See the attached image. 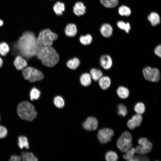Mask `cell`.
I'll return each instance as SVG.
<instances>
[{"mask_svg":"<svg viewBox=\"0 0 161 161\" xmlns=\"http://www.w3.org/2000/svg\"><path fill=\"white\" fill-rule=\"evenodd\" d=\"M39 46L34 34L30 32L24 33L17 44V47L20 53L27 58L35 55Z\"/></svg>","mask_w":161,"mask_h":161,"instance_id":"1","label":"cell"},{"mask_svg":"<svg viewBox=\"0 0 161 161\" xmlns=\"http://www.w3.org/2000/svg\"><path fill=\"white\" fill-rule=\"evenodd\" d=\"M35 55L43 64L48 67L53 66L59 60L58 55L51 46H40Z\"/></svg>","mask_w":161,"mask_h":161,"instance_id":"2","label":"cell"},{"mask_svg":"<svg viewBox=\"0 0 161 161\" xmlns=\"http://www.w3.org/2000/svg\"><path fill=\"white\" fill-rule=\"evenodd\" d=\"M17 112L22 120L31 121L36 117L37 113L34 106L29 102L24 101L18 105Z\"/></svg>","mask_w":161,"mask_h":161,"instance_id":"3","label":"cell"},{"mask_svg":"<svg viewBox=\"0 0 161 161\" xmlns=\"http://www.w3.org/2000/svg\"><path fill=\"white\" fill-rule=\"evenodd\" d=\"M58 38L57 35L49 29L42 30L37 38L38 44L40 46H51L54 41Z\"/></svg>","mask_w":161,"mask_h":161,"instance_id":"4","label":"cell"},{"mask_svg":"<svg viewBox=\"0 0 161 161\" xmlns=\"http://www.w3.org/2000/svg\"><path fill=\"white\" fill-rule=\"evenodd\" d=\"M132 137L128 131L123 132L118 138L117 143V145L122 152H125L131 148L132 146Z\"/></svg>","mask_w":161,"mask_h":161,"instance_id":"5","label":"cell"},{"mask_svg":"<svg viewBox=\"0 0 161 161\" xmlns=\"http://www.w3.org/2000/svg\"><path fill=\"white\" fill-rule=\"evenodd\" d=\"M22 73L24 78L30 82L40 80L44 78V75L41 72L30 67L24 69Z\"/></svg>","mask_w":161,"mask_h":161,"instance_id":"6","label":"cell"},{"mask_svg":"<svg viewBox=\"0 0 161 161\" xmlns=\"http://www.w3.org/2000/svg\"><path fill=\"white\" fill-rule=\"evenodd\" d=\"M143 72L144 78L148 81L157 82L160 79V72L156 68L146 66L143 69Z\"/></svg>","mask_w":161,"mask_h":161,"instance_id":"7","label":"cell"},{"mask_svg":"<svg viewBox=\"0 0 161 161\" xmlns=\"http://www.w3.org/2000/svg\"><path fill=\"white\" fill-rule=\"evenodd\" d=\"M140 145L136 147V152L139 154H144L149 152L152 147L151 143L145 137L140 138L138 141Z\"/></svg>","mask_w":161,"mask_h":161,"instance_id":"8","label":"cell"},{"mask_svg":"<svg viewBox=\"0 0 161 161\" xmlns=\"http://www.w3.org/2000/svg\"><path fill=\"white\" fill-rule=\"evenodd\" d=\"M114 132L111 129L105 128L100 130L97 133V137L99 142L102 144H105L110 142Z\"/></svg>","mask_w":161,"mask_h":161,"instance_id":"9","label":"cell"},{"mask_svg":"<svg viewBox=\"0 0 161 161\" xmlns=\"http://www.w3.org/2000/svg\"><path fill=\"white\" fill-rule=\"evenodd\" d=\"M98 122L97 119L94 117H88L83 124V126L85 130L89 131L95 130L97 128Z\"/></svg>","mask_w":161,"mask_h":161,"instance_id":"10","label":"cell"},{"mask_svg":"<svg viewBox=\"0 0 161 161\" xmlns=\"http://www.w3.org/2000/svg\"><path fill=\"white\" fill-rule=\"evenodd\" d=\"M100 62L101 66L106 70L110 69L112 65L113 62L112 58L108 55H104L101 56Z\"/></svg>","mask_w":161,"mask_h":161,"instance_id":"11","label":"cell"},{"mask_svg":"<svg viewBox=\"0 0 161 161\" xmlns=\"http://www.w3.org/2000/svg\"><path fill=\"white\" fill-rule=\"evenodd\" d=\"M86 7L81 2H76L73 7L74 13L77 16L83 15L86 12Z\"/></svg>","mask_w":161,"mask_h":161,"instance_id":"12","label":"cell"},{"mask_svg":"<svg viewBox=\"0 0 161 161\" xmlns=\"http://www.w3.org/2000/svg\"><path fill=\"white\" fill-rule=\"evenodd\" d=\"M98 80L100 87L103 90L107 89L111 86V80L108 76H102Z\"/></svg>","mask_w":161,"mask_h":161,"instance_id":"13","label":"cell"},{"mask_svg":"<svg viewBox=\"0 0 161 161\" xmlns=\"http://www.w3.org/2000/svg\"><path fill=\"white\" fill-rule=\"evenodd\" d=\"M66 35L69 37L75 36L77 33V27L73 24H67L64 30Z\"/></svg>","mask_w":161,"mask_h":161,"instance_id":"14","label":"cell"},{"mask_svg":"<svg viewBox=\"0 0 161 161\" xmlns=\"http://www.w3.org/2000/svg\"><path fill=\"white\" fill-rule=\"evenodd\" d=\"M100 30L101 34L104 37L109 38L112 35L113 29L109 24H103Z\"/></svg>","mask_w":161,"mask_h":161,"instance_id":"15","label":"cell"},{"mask_svg":"<svg viewBox=\"0 0 161 161\" xmlns=\"http://www.w3.org/2000/svg\"><path fill=\"white\" fill-rule=\"evenodd\" d=\"M14 64L16 69L18 70L23 69L27 65L26 61L20 56H18L16 58Z\"/></svg>","mask_w":161,"mask_h":161,"instance_id":"16","label":"cell"},{"mask_svg":"<svg viewBox=\"0 0 161 161\" xmlns=\"http://www.w3.org/2000/svg\"><path fill=\"white\" fill-rule=\"evenodd\" d=\"M117 93L118 96L123 99L127 98L129 95L128 89L123 86H120L118 88L117 90Z\"/></svg>","mask_w":161,"mask_h":161,"instance_id":"17","label":"cell"},{"mask_svg":"<svg viewBox=\"0 0 161 161\" xmlns=\"http://www.w3.org/2000/svg\"><path fill=\"white\" fill-rule=\"evenodd\" d=\"M53 8L56 15L61 16L65 10V6L63 2L58 1L54 4Z\"/></svg>","mask_w":161,"mask_h":161,"instance_id":"18","label":"cell"},{"mask_svg":"<svg viewBox=\"0 0 161 161\" xmlns=\"http://www.w3.org/2000/svg\"><path fill=\"white\" fill-rule=\"evenodd\" d=\"M148 18L151 25L153 26L158 24L160 22L159 16L156 13L154 12L151 13L148 16Z\"/></svg>","mask_w":161,"mask_h":161,"instance_id":"19","label":"cell"},{"mask_svg":"<svg viewBox=\"0 0 161 161\" xmlns=\"http://www.w3.org/2000/svg\"><path fill=\"white\" fill-rule=\"evenodd\" d=\"M21 159L23 161H37L38 160L37 157L33 154L28 151H22L21 154Z\"/></svg>","mask_w":161,"mask_h":161,"instance_id":"20","label":"cell"},{"mask_svg":"<svg viewBox=\"0 0 161 161\" xmlns=\"http://www.w3.org/2000/svg\"><path fill=\"white\" fill-rule=\"evenodd\" d=\"M18 145L21 149L24 148L27 149L29 148V144L27 138L24 136H20L18 137Z\"/></svg>","mask_w":161,"mask_h":161,"instance_id":"21","label":"cell"},{"mask_svg":"<svg viewBox=\"0 0 161 161\" xmlns=\"http://www.w3.org/2000/svg\"><path fill=\"white\" fill-rule=\"evenodd\" d=\"M81 84L84 86H87L89 85L91 83V78L90 75L88 73L83 74L80 78Z\"/></svg>","mask_w":161,"mask_h":161,"instance_id":"22","label":"cell"},{"mask_svg":"<svg viewBox=\"0 0 161 161\" xmlns=\"http://www.w3.org/2000/svg\"><path fill=\"white\" fill-rule=\"evenodd\" d=\"M91 78L94 80H98L103 76V73L100 69L93 68L90 72Z\"/></svg>","mask_w":161,"mask_h":161,"instance_id":"23","label":"cell"},{"mask_svg":"<svg viewBox=\"0 0 161 161\" xmlns=\"http://www.w3.org/2000/svg\"><path fill=\"white\" fill-rule=\"evenodd\" d=\"M123 156L124 159L129 161H134V154L136 152L135 148H131L126 152Z\"/></svg>","mask_w":161,"mask_h":161,"instance_id":"24","label":"cell"},{"mask_svg":"<svg viewBox=\"0 0 161 161\" xmlns=\"http://www.w3.org/2000/svg\"><path fill=\"white\" fill-rule=\"evenodd\" d=\"M101 4L107 8H113L117 4L118 0H100Z\"/></svg>","mask_w":161,"mask_h":161,"instance_id":"25","label":"cell"},{"mask_svg":"<svg viewBox=\"0 0 161 161\" xmlns=\"http://www.w3.org/2000/svg\"><path fill=\"white\" fill-rule=\"evenodd\" d=\"M80 64V61L77 58H75L67 61V66L70 69H75L77 68Z\"/></svg>","mask_w":161,"mask_h":161,"instance_id":"26","label":"cell"},{"mask_svg":"<svg viewBox=\"0 0 161 161\" xmlns=\"http://www.w3.org/2000/svg\"><path fill=\"white\" fill-rule=\"evenodd\" d=\"M105 158L107 161H116L118 159V156L115 152L110 151L106 152Z\"/></svg>","mask_w":161,"mask_h":161,"instance_id":"27","label":"cell"},{"mask_svg":"<svg viewBox=\"0 0 161 161\" xmlns=\"http://www.w3.org/2000/svg\"><path fill=\"white\" fill-rule=\"evenodd\" d=\"M79 39L80 43L85 45L90 44L92 41V36L89 34L80 36Z\"/></svg>","mask_w":161,"mask_h":161,"instance_id":"28","label":"cell"},{"mask_svg":"<svg viewBox=\"0 0 161 161\" xmlns=\"http://www.w3.org/2000/svg\"><path fill=\"white\" fill-rule=\"evenodd\" d=\"M40 95V91L37 88L33 87L30 92V99L31 100H37L39 98Z\"/></svg>","mask_w":161,"mask_h":161,"instance_id":"29","label":"cell"},{"mask_svg":"<svg viewBox=\"0 0 161 161\" xmlns=\"http://www.w3.org/2000/svg\"><path fill=\"white\" fill-rule=\"evenodd\" d=\"M134 109L137 114H141L144 113L145 111V107L143 103L138 102L135 104Z\"/></svg>","mask_w":161,"mask_h":161,"instance_id":"30","label":"cell"},{"mask_svg":"<svg viewBox=\"0 0 161 161\" xmlns=\"http://www.w3.org/2000/svg\"><path fill=\"white\" fill-rule=\"evenodd\" d=\"M54 103L58 108H62L64 106L65 103L64 99L60 96H57L54 99Z\"/></svg>","mask_w":161,"mask_h":161,"instance_id":"31","label":"cell"},{"mask_svg":"<svg viewBox=\"0 0 161 161\" xmlns=\"http://www.w3.org/2000/svg\"><path fill=\"white\" fill-rule=\"evenodd\" d=\"M118 12L119 14L122 16H128L131 14L130 9L128 7L122 5L119 8Z\"/></svg>","mask_w":161,"mask_h":161,"instance_id":"32","label":"cell"},{"mask_svg":"<svg viewBox=\"0 0 161 161\" xmlns=\"http://www.w3.org/2000/svg\"><path fill=\"white\" fill-rule=\"evenodd\" d=\"M10 49L8 44L4 42L0 43V54L2 56H5L9 52Z\"/></svg>","mask_w":161,"mask_h":161,"instance_id":"33","label":"cell"},{"mask_svg":"<svg viewBox=\"0 0 161 161\" xmlns=\"http://www.w3.org/2000/svg\"><path fill=\"white\" fill-rule=\"evenodd\" d=\"M117 25L120 28L124 30L127 33L129 32L131 28L129 23H126L122 21H118L117 23Z\"/></svg>","mask_w":161,"mask_h":161,"instance_id":"34","label":"cell"},{"mask_svg":"<svg viewBox=\"0 0 161 161\" xmlns=\"http://www.w3.org/2000/svg\"><path fill=\"white\" fill-rule=\"evenodd\" d=\"M118 114L119 115L123 117L125 116L127 113V110L126 106L121 104L118 106Z\"/></svg>","mask_w":161,"mask_h":161,"instance_id":"35","label":"cell"},{"mask_svg":"<svg viewBox=\"0 0 161 161\" xmlns=\"http://www.w3.org/2000/svg\"><path fill=\"white\" fill-rule=\"evenodd\" d=\"M135 123L136 127L140 126L142 121L143 117L141 114H137L134 115L131 118Z\"/></svg>","mask_w":161,"mask_h":161,"instance_id":"36","label":"cell"},{"mask_svg":"<svg viewBox=\"0 0 161 161\" xmlns=\"http://www.w3.org/2000/svg\"><path fill=\"white\" fill-rule=\"evenodd\" d=\"M7 134V131L5 127L0 125V138L5 137Z\"/></svg>","mask_w":161,"mask_h":161,"instance_id":"37","label":"cell"},{"mask_svg":"<svg viewBox=\"0 0 161 161\" xmlns=\"http://www.w3.org/2000/svg\"><path fill=\"white\" fill-rule=\"evenodd\" d=\"M128 127L131 129H134L136 127V125L132 119L128 120L127 123Z\"/></svg>","mask_w":161,"mask_h":161,"instance_id":"38","label":"cell"},{"mask_svg":"<svg viewBox=\"0 0 161 161\" xmlns=\"http://www.w3.org/2000/svg\"><path fill=\"white\" fill-rule=\"evenodd\" d=\"M134 161H149L148 158L145 156H136L134 157Z\"/></svg>","mask_w":161,"mask_h":161,"instance_id":"39","label":"cell"},{"mask_svg":"<svg viewBox=\"0 0 161 161\" xmlns=\"http://www.w3.org/2000/svg\"><path fill=\"white\" fill-rule=\"evenodd\" d=\"M154 53L157 56L161 58V46L160 45H158L154 49Z\"/></svg>","mask_w":161,"mask_h":161,"instance_id":"40","label":"cell"},{"mask_svg":"<svg viewBox=\"0 0 161 161\" xmlns=\"http://www.w3.org/2000/svg\"><path fill=\"white\" fill-rule=\"evenodd\" d=\"M21 157L20 156L12 155L11 156L9 160L10 161H19L21 160Z\"/></svg>","mask_w":161,"mask_h":161,"instance_id":"41","label":"cell"},{"mask_svg":"<svg viewBox=\"0 0 161 161\" xmlns=\"http://www.w3.org/2000/svg\"><path fill=\"white\" fill-rule=\"evenodd\" d=\"M3 64V61L2 59L0 57V68L1 67Z\"/></svg>","mask_w":161,"mask_h":161,"instance_id":"42","label":"cell"},{"mask_svg":"<svg viewBox=\"0 0 161 161\" xmlns=\"http://www.w3.org/2000/svg\"><path fill=\"white\" fill-rule=\"evenodd\" d=\"M3 24V22L2 21L0 20V26H2Z\"/></svg>","mask_w":161,"mask_h":161,"instance_id":"43","label":"cell"},{"mask_svg":"<svg viewBox=\"0 0 161 161\" xmlns=\"http://www.w3.org/2000/svg\"></svg>","mask_w":161,"mask_h":161,"instance_id":"44","label":"cell"}]
</instances>
